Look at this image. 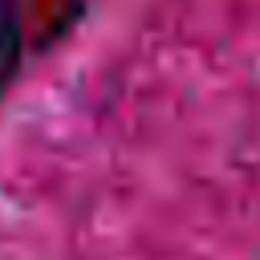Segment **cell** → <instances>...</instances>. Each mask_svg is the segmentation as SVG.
I'll return each instance as SVG.
<instances>
[{
    "instance_id": "obj_1",
    "label": "cell",
    "mask_w": 260,
    "mask_h": 260,
    "mask_svg": "<svg viewBox=\"0 0 260 260\" xmlns=\"http://www.w3.org/2000/svg\"><path fill=\"white\" fill-rule=\"evenodd\" d=\"M28 32H24V0H0V98L16 81L24 65Z\"/></svg>"
}]
</instances>
